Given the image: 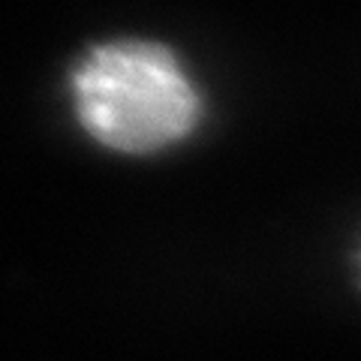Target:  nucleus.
Wrapping results in <instances>:
<instances>
[{
  "mask_svg": "<svg viewBox=\"0 0 361 361\" xmlns=\"http://www.w3.org/2000/svg\"><path fill=\"white\" fill-rule=\"evenodd\" d=\"M349 274H353V283H355L358 295H361V232H358V238L353 244V250H349Z\"/></svg>",
  "mask_w": 361,
  "mask_h": 361,
  "instance_id": "nucleus-2",
  "label": "nucleus"
},
{
  "mask_svg": "<svg viewBox=\"0 0 361 361\" xmlns=\"http://www.w3.org/2000/svg\"><path fill=\"white\" fill-rule=\"evenodd\" d=\"M73 111L106 151L157 157L193 139L205 99L172 45L151 37L103 39L73 63Z\"/></svg>",
  "mask_w": 361,
  "mask_h": 361,
  "instance_id": "nucleus-1",
  "label": "nucleus"
}]
</instances>
